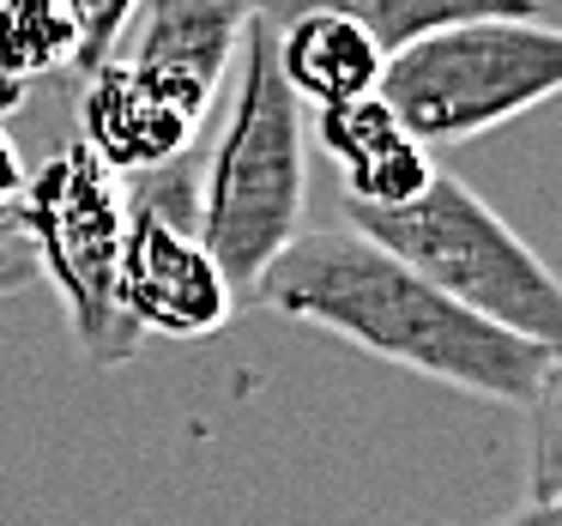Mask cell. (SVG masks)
Instances as JSON below:
<instances>
[{
    "mask_svg": "<svg viewBox=\"0 0 562 526\" xmlns=\"http://www.w3.org/2000/svg\"><path fill=\"white\" fill-rule=\"evenodd\" d=\"M19 188H25V164H19L13 139H7V127H0V206H13Z\"/></svg>",
    "mask_w": 562,
    "mask_h": 526,
    "instance_id": "cell-15",
    "label": "cell"
},
{
    "mask_svg": "<svg viewBox=\"0 0 562 526\" xmlns=\"http://www.w3.org/2000/svg\"><path fill=\"white\" fill-rule=\"evenodd\" d=\"M243 7L248 19H260L272 31L303 13H339L351 25H363L381 55L405 49L412 37H424L436 25H460V19H502V13L538 19V0H243Z\"/></svg>",
    "mask_w": 562,
    "mask_h": 526,
    "instance_id": "cell-11",
    "label": "cell"
},
{
    "mask_svg": "<svg viewBox=\"0 0 562 526\" xmlns=\"http://www.w3.org/2000/svg\"><path fill=\"white\" fill-rule=\"evenodd\" d=\"M345 224L387 248L400 267L429 279L460 309L520 333L532 345H557L562 284L532 243L460 176H429V188L405 206H345Z\"/></svg>",
    "mask_w": 562,
    "mask_h": 526,
    "instance_id": "cell-3",
    "label": "cell"
},
{
    "mask_svg": "<svg viewBox=\"0 0 562 526\" xmlns=\"http://www.w3.org/2000/svg\"><path fill=\"white\" fill-rule=\"evenodd\" d=\"M79 37L61 0H0V103H13L19 86L74 67Z\"/></svg>",
    "mask_w": 562,
    "mask_h": 526,
    "instance_id": "cell-12",
    "label": "cell"
},
{
    "mask_svg": "<svg viewBox=\"0 0 562 526\" xmlns=\"http://www.w3.org/2000/svg\"><path fill=\"white\" fill-rule=\"evenodd\" d=\"M200 122L182 115L164 91H151L122 55L86 74L79 98V146L115 176H158L194 146Z\"/></svg>",
    "mask_w": 562,
    "mask_h": 526,
    "instance_id": "cell-8",
    "label": "cell"
},
{
    "mask_svg": "<svg viewBox=\"0 0 562 526\" xmlns=\"http://www.w3.org/2000/svg\"><path fill=\"white\" fill-rule=\"evenodd\" d=\"M308 206V110L279 79L272 25L248 19L236 43V86L212 158L194 182V236L231 291L255 279L303 236Z\"/></svg>",
    "mask_w": 562,
    "mask_h": 526,
    "instance_id": "cell-2",
    "label": "cell"
},
{
    "mask_svg": "<svg viewBox=\"0 0 562 526\" xmlns=\"http://www.w3.org/2000/svg\"><path fill=\"white\" fill-rule=\"evenodd\" d=\"M562 86V37L538 19H460L436 25L381 61L375 98L417 146L477 139L538 110Z\"/></svg>",
    "mask_w": 562,
    "mask_h": 526,
    "instance_id": "cell-4",
    "label": "cell"
},
{
    "mask_svg": "<svg viewBox=\"0 0 562 526\" xmlns=\"http://www.w3.org/2000/svg\"><path fill=\"white\" fill-rule=\"evenodd\" d=\"M315 146L339 164L345 206H405L429 188L436 164L429 146H417L400 127V115L369 91L351 103H327L315 110Z\"/></svg>",
    "mask_w": 562,
    "mask_h": 526,
    "instance_id": "cell-9",
    "label": "cell"
},
{
    "mask_svg": "<svg viewBox=\"0 0 562 526\" xmlns=\"http://www.w3.org/2000/svg\"><path fill=\"white\" fill-rule=\"evenodd\" d=\"M272 61H279V79L296 91L303 110H327V103L369 98L387 55H381L375 43H369V31L351 25V19L303 13V19L272 31Z\"/></svg>",
    "mask_w": 562,
    "mask_h": 526,
    "instance_id": "cell-10",
    "label": "cell"
},
{
    "mask_svg": "<svg viewBox=\"0 0 562 526\" xmlns=\"http://www.w3.org/2000/svg\"><path fill=\"white\" fill-rule=\"evenodd\" d=\"M7 231H19L13 206H0V248H7ZM7 279H13V267H7V260H0V291H7Z\"/></svg>",
    "mask_w": 562,
    "mask_h": 526,
    "instance_id": "cell-16",
    "label": "cell"
},
{
    "mask_svg": "<svg viewBox=\"0 0 562 526\" xmlns=\"http://www.w3.org/2000/svg\"><path fill=\"white\" fill-rule=\"evenodd\" d=\"M115 303L139 333H164V339H206L236 315V291L194 236V212L176 206L164 182L127 200Z\"/></svg>",
    "mask_w": 562,
    "mask_h": 526,
    "instance_id": "cell-6",
    "label": "cell"
},
{
    "mask_svg": "<svg viewBox=\"0 0 562 526\" xmlns=\"http://www.w3.org/2000/svg\"><path fill=\"white\" fill-rule=\"evenodd\" d=\"M255 309L321 327L357 351L490 405H532L557 381V345H532L460 309L429 279L357 236L351 224L303 231L255 279Z\"/></svg>",
    "mask_w": 562,
    "mask_h": 526,
    "instance_id": "cell-1",
    "label": "cell"
},
{
    "mask_svg": "<svg viewBox=\"0 0 562 526\" xmlns=\"http://www.w3.org/2000/svg\"><path fill=\"white\" fill-rule=\"evenodd\" d=\"M490 526H562V514H557V496H526L514 514H502Z\"/></svg>",
    "mask_w": 562,
    "mask_h": 526,
    "instance_id": "cell-14",
    "label": "cell"
},
{
    "mask_svg": "<svg viewBox=\"0 0 562 526\" xmlns=\"http://www.w3.org/2000/svg\"><path fill=\"white\" fill-rule=\"evenodd\" d=\"M248 7L243 0H151L146 25L127 49H115L151 91L176 103L182 115L206 122L218 110L224 67L236 61Z\"/></svg>",
    "mask_w": 562,
    "mask_h": 526,
    "instance_id": "cell-7",
    "label": "cell"
},
{
    "mask_svg": "<svg viewBox=\"0 0 562 526\" xmlns=\"http://www.w3.org/2000/svg\"><path fill=\"white\" fill-rule=\"evenodd\" d=\"M61 7H67V19H74V37H79V55H74L79 74L110 61L115 43L127 37V25H134V13H139V0H61Z\"/></svg>",
    "mask_w": 562,
    "mask_h": 526,
    "instance_id": "cell-13",
    "label": "cell"
},
{
    "mask_svg": "<svg viewBox=\"0 0 562 526\" xmlns=\"http://www.w3.org/2000/svg\"><path fill=\"white\" fill-rule=\"evenodd\" d=\"M13 219L25 231L37 267L49 272L55 296H61L79 357L91 369H122L139 351V327L115 303V267H122V224H127L122 176L103 170L74 139L67 152H55L49 164H37L25 176Z\"/></svg>",
    "mask_w": 562,
    "mask_h": 526,
    "instance_id": "cell-5",
    "label": "cell"
}]
</instances>
